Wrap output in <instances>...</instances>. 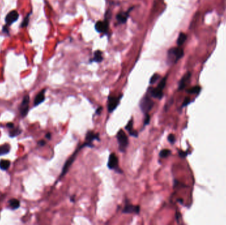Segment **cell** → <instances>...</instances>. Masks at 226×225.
Wrapping results in <instances>:
<instances>
[{"mask_svg":"<svg viewBox=\"0 0 226 225\" xmlns=\"http://www.w3.org/2000/svg\"><path fill=\"white\" fill-rule=\"evenodd\" d=\"M93 147V145H92V143H89L87 142H85V143H83L81 147H79L77 150H75V151L74 152V153L73 154L71 157L69 158L66 162H65V163L64 164V166H63V168H62V171H61V174L60 175V177H62L63 176H64L65 174L67 173V172L68 171L69 168H70V167L71 166V165L73 164V162H74L75 159V157L76 156H77L78 152L79 151V150L81 149V148H83V147Z\"/></svg>","mask_w":226,"mask_h":225,"instance_id":"cell-1","label":"cell"},{"mask_svg":"<svg viewBox=\"0 0 226 225\" xmlns=\"http://www.w3.org/2000/svg\"><path fill=\"white\" fill-rule=\"evenodd\" d=\"M154 102L151 100V98L148 95H146L141 100L140 103V107L141 110L145 114H147L154 107Z\"/></svg>","mask_w":226,"mask_h":225,"instance_id":"cell-2","label":"cell"},{"mask_svg":"<svg viewBox=\"0 0 226 225\" xmlns=\"http://www.w3.org/2000/svg\"><path fill=\"white\" fill-rule=\"evenodd\" d=\"M118 143L119 144V149L121 152H125L128 145V138L124 130L120 129L116 134Z\"/></svg>","mask_w":226,"mask_h":225,"instance_id":"cell-3","label":"cell"},{"mask_svg":"<svg viewBox=\"0 0 226 225\" xmlns=\"http://www.w3.org/2000/svg\"><path fill=\"white\" fill-rule=\"evenodd\" d=\"M122 96H123L122 94H120V95L118 96H108L107 110L109 113H112V112L113 111H115V109L117 108Z\"/></svg>","mask_w":226,"mask_h":225,"instance_id":"cell-4","label":"cell"},{"mask_svg":"<svg viewBox=\"0 0 226 225\" xmlns=\"http://www.w3.org/2000/svg\"><path fill=\"white\" fill-rule=\"evenodd\" d=\"M168 56L170 60H173L174 63H176L178 60L184 56V51L179 47L173 48L169 50Z\"/></svg>","mask_w":226,"mask_h":225,"instance_id":"cell-5","label":"cell"},{"mask_svg":"<svg viewBox=\"0 0 226 225\" xmlns=\"http://www.w3.org/2000/svg\"><path fill=\"white\" fill-rule=\"evenodd\" d=\"M29 101H30V98L28 94L25 95L23 101L21 102L19 106V112L21 117H25L28 114V108H29Z\"/></svg>","mask_w":226,"mask_h":225,"instance_id":"cell-6","label":"cell"},{"mask_svg":"<svg viewBox=\"0 0 226 225\" xmlns=\"http://www.w3.org/2000/svg\"><path fill=\"white\" fill-rule=\"evenodd\" d=\"M107 166L109 169L115 170L116 172H120V173H122L121 172L119 171L118 159L115 153H111L109 155Z\"/></svg>","mask_w":226,"mask_h":225,"instance_id":"cell-7","label":"cell"},{"mask_svg":"<svg viewBox=\"0 0 226 225\" xmlns=\"http://www.w3.org/2000/svg\"><path fill=\"white\" fill-rule=\"evenodd\" d=\"M95 30L100 33H107L108 29V21L105 20L103 21H98L95 24Z\"/></svg>","mask_w":226,"mask_h":225,"instance_id":"cell-8","label":"cell"},{"mask_svg":"<svg viewBox=\"0 0 226 225\" xmlns=\"http://www.w3.org/2000/svg\"><path fill=\"white\" fill-rule=\"evenodd\" d=\"M18 18H19V13L15 10H13L12 11L9 12L7 15L5 17V23L7 25L12 24L15 22L17 21Z\"/></svg>","mask_w":226,"mask_h":225,"instance_id":"cell-9","label":"cell"},{"mask_svg":"<svg viewBox=\"0 0 226 225\" xmlns=\"http://www.w3.org/2000/svg\"><path fill=\"white\" fill-rule=\"evenodd\" d=\"M140 211V207L139 205H133L129 204H126L125 207H124L122 210V213L125 214H130V213H135L138 214Z\"/></svg>","mask_w":226,"mask_h":225,"instance_id":"cell-10","label":"cell"},{"mask_svg":"<svg viewBox=\"0 0 226 225\" xmlns=\"http://www.w3.org/2000/svg\"><path fill=\"white\" fill-rule=\"evenodd\" d=\"M133 9V7H131L130 9L127 11L125 13H118L117 15H116V20H117L118 23L120 24H123L125 23L128 18L129 16V13L130 12V11Z\"/></svg>","mask_w":226,"mask_h":225,"instance_id":"cell-11","label":"cell"},{"mask_svg":"<svg viewBox=\"0 0 226 225\" xmlns=\"http://www.w3.org/2000/svg\"><path fill=\"white\" fill-rule=\"evenodd\" d=\"M98 140L100 141L99 138V133H95L92 131H89L87 133L86 136H85V141L86 142L89 143H91L94 140Z\"/></svg>","mask_w":226,"mask_h":225,"instance_id":"cell-12","label":"cell"},{"mask_svg":"<svg viewBox=\"0 0 226 225\" xmlns=\"http://www.w3.org/2000/svg\"><path fill=\"white\" fill-rule=\"evenodd\" d=\"M45 92L46 89L42 90L36 96L35 100H34V106H38L40 104H41L42 102L45 101Z\"/></svg>","mask_w":226,"mask_h":225,"instance_id":"cell-13","label":"cell"},{"mask_svg":"<svg viewBox=\"0 0 226 225\" xmlns=\"http://www.w3.org/2000/svg\"><path fill=\"white\" fill-rule=\"evenodd\" d=\"M191 77V73L190 72L187 73H186L183 78L181 79V80L179 82V85H178V90H182L183 89L184 87L186 86V85H187V83L188 82L189 79H190Z\"/></svg>","mask_w":226,"mask_h":225,"instance_id":"cell-14","label":"cell"},{"mask_svg":"<svg viewBox=\"0 0 226 225\" xmlns=\"http://www.w3.org/2000/svg\"><path fill=\"white\" fill-rule=\"evenodd\" d=\"M133 123H134L133 119H131L128 122L127 125L125 127V129L128 131V132H129L130 135L131 136L137 137L138 135V133L136 131H135V130L133 129Z\"/></svg>","mask_w":226,"mask_h":225,"instance_id":"cell-15","label":"cell"},{"mask_svg":"<svg viewBox=\"0 0 226 225\" xmlns=\"http://www.w3.org/2000/svg\"><path fill=\"white\" fill-rule=\"evenodd\" d=\"M150 94L151 96L155 98V99H161L163 96V90L158 89V87L154 89H151L150 90Z\"/></svg>","mask_w":226,"mask_h":225,"instance_id":"cell-16","label":"cell"},{"mask_svg":"<svg viewBox=\"0 0 226 225\" xmlns=\"http://www.w3.org/2000/svg\"><path fill=\"white\" fill-rule=\"evenodd\" d=\"M102 52L100 50H97L94 54V57L93 59L91 60V61H95V62L100 63L103 60V56H102Z\"/></svg>","mask_w":226,"mask_h":225,"instance_id":"cell-17","label":"cell"},{"mask_svg":"<svg viewBox=\"0 0 226 225\" xmlns=\"http://www.w3.org/2000/svg\"><path fill=\"white\" fill-rule=\"evenodd\" d=\"M11 149V146L7 143L0 145V156L9 153Z\"/></svg>","mask_w":226,"mask_h":225,"instance_id":"cell-18","label":"cell"},{"mask_svg":"<svg viewBox=\"0 0 226 225\" xmlns=\"http://www.w3.org/2000/svg\"><path fill=\"white\" fill-rule=\"evenodd\" d=\"M21 133V129L19 128H15V127H13V128L9 129V134L11 137H14L19 135Z\"/></svg>","mask_w":226,"mask_h":225,"instance_id":"cell-19","label":"cell"},{"mask_svg":"<svg viewBox=\"0 0 226 225\" xmlns=\"http://www.w3.org/2000/svg\"><path fill=\"white\" fill-rule=\"evenodd\" d=\"M11 165V162L8 160H1L0 161V169L3 170H6L9 168Z\"/></svg>","mask_w":226,"mask_h":225,"instance_id":"cell-20","label":"cell"},{"mask_svg":"<svg viewBox=\"0 0 226 225\" xmlns=\"http://www.w3.org/2000/svg\"><path fill=\"white\" fill-rule=\"evenodd\" d=\"M9 205L12 209H17L20 207V202L18 199H12L9 201Z\"/></svg>","mask_w":226,"mask_h":225,"instance_id":"cell-21","label":"cell"},{"mask_svg":"<svg viewBox=\"0 0 226 225\" xmlns=\"http://www.w3.org/2000/svg\"><path fill=\"white\" fill-rule=\"evenodd\" d=\"M186 40H187V35H186L184 33H183V32H181V33L179 34V36H178V38L177 39V44L178 46H181L183 45L184 42L186 41Z\"/></svg>","mask_w":226,"mask_h":225,"instance_id":"cell-22","label":"cell"},{"mask_svg":"<svg viewBox=\"0 0 226 225\" xmlns=\"http://www.w3.org/2000/svg\"><path fill=\"white\" fill-rule=\"evenodd\" d=\"M171 155V151L169 149H163L159 152V157L161 158L167 157Z\"/></svg>","mask_w":226,"mask_h":225,"instance_id":"cell-23","label":"cell"},{"mask_svg":"<svg viewBox=\"0 0 226 225\" xmlns=\"http://www.w3.org/2000/svg\"><path fill=\"white\" fill-rule=\"evenodd\" d=\"M200 90H201V88H200V87L198 86H196L192 87V88H191V89L188 90L187 92L190 94H197L200 91Z\"/></svg>","mask_w":226,"mask_h":225,"instance_id":"cell-24","label":"cell"},{"mask_svg":"<svg viewBox=\"0 0 226 225\" xmlns=\"http://www.w3.org/2000/svg\"><path fill=\"white\" fill-rule=\"evenodd\" d=\"M30 14H31V13H28V14L25 17V19H24V20L23 21V22H22L21 25V27L22 28H23V27H27V25H28V21H29V16H30Z\"/></svg>","mask_w":226,"mask_h":225,"instance_id":"cell-25","label":"cell"},{"mask_svg":"<svg viewBox=\"0 0 226 225\" xmlns=\"http://www.w3.org/2000/svg\"><path fill=\"white\" fill-rule=\"evenodd\" d=\"M160 78V75L158 74H154L152 76L150 79V81H149V83L150 84H154L155 83L158 81V79Z\"/></svg>","mask_w":226,"mask_h":225,"instance_id":"cell-26","label":"cell"},{"mask_svg":"<svg viewBox=\"0 0 226 225\" xmlns=\"http://www.w3.org/2000/svg\"><path fill=\"white\" fill-rule=\"evenodd\" d=\"M167 139H168V141H169L171 143H174V142H175L176 138H175V137H174V135H173V134H170V135L168 136V138H167Z\"/></svg>","mask_w":226,"mask_h":225,"instance_id":"cell-27","label":"cell"},{"mask_svg":"<svg viewBox=\"0 0 226 225\" xmlns=\"http://www.w3.org/2000/svg\"><path fill=\"white\" fill-rule=\"evenodd\" d=\"M145 120H144V126L148 125V123L150 122V116H149L148 114H145Z\"/></svg>","mask_w":226,"mask_h":225,"instance_id":"cell-28","label":"cell"},{"mask_svg":"<svg viewBox=\"0 0 226 225\" xmlns=\"http://www.w3.org/2000/svg\"><path fill=\"white\" fill-rule=\"evenodd\" d=\"M179 155L181 157L184 158L186 157V156L187 155V152H183V151H179Z\"/></svg>","mask_w":226,"mask_h":225,"instance_id":"cell-29","label":"cell"},{"mask_svg":"<svg viewBox=\"0 0 226 225\" xmlns=\"http://www.w3.org/2000/svg\"><path fill=\"white\" fill-rule=\"evenodd\" d=\"M189 103H190V100H189L188 98H186L184 101V103H183V107L187 106V105Z\"/></svg>","mask_w":226,"mask_h":225,"instance_id":"cell-30","label":"cell"},{"mask_svg":"<svg viewBox=\"0 0 226 225\" xmlns=\"http://www.w3.org/2000/svg\"><path fill=\"white\" fill-rule=\"evenodd\" d=\"M38 144L39 146H41V147L45 146V145H46V141H44V140H41V141H38Z\"/></svg>","mask_w":226,"mask_h":225,"instance_id":"cell-31","label":"cell"},{"mask_svg":"<svg viewBox=\"0 0 226 225\" xmlns=\"http://www.w3.org/2000/svg\"><path fill=\"white\" fill-rule=\"evenodd\" d=\"M102 110H103V108L102 107H99L98 108L97 110H96V112H95V114H100L102 112Z\"/></svg>","mask_w":226,"mask_h":225,"instance_id":"cell-32","label":"cell"},{"mask_svg":"<svg viewBox=\"0 0 226 225\" xmlns=\"http://www.w3.org/2000/svg\"><path fill=\"white\" fill-rule=\"evenodd\" d=\"M7 128H8L9 129H11V128H13V127H15V126H14V124H13V123H7Z\"/></svg>","mask_w":226,"mask_h":225,"instance_id":"cell-33","label":"cell"},{"mask_svg":"<svg viewBox=\"0 0 226 225\" xmlns=\"http://www.w3.org/2000/svg\"><path fill=\"white\" fill-rule=\"evenodd\" d=\"M3 32H5V33H8L9 29L7 28V26H4V27H3Z\"/></svg>","mask_w":226,"mask_h":225,"instance_id":"cell-34","label":"cell"},{"mask_svg":"<svg viewBox=\"0 0 226 225\" xmlns=\"http://www.w3.org/2000/svg\"><path fill=\"white\" fill-rule=\"evenodd\" d=\"M51 137H52V135H51V133L50 132L46 134V138H47L48 139H50Z\"/></svg>","mask_w":226,"mask_h":225,"instance_id":"cell-35","label":"cell"}]
</instances>
